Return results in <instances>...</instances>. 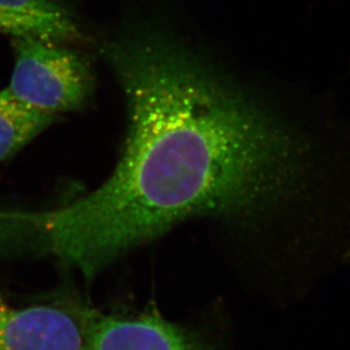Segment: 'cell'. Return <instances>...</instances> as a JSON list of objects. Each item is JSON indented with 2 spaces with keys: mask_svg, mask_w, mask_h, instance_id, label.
Segmentation results:
<instances>
[{
  "mask_svg": "<svg viewBox=\"0 0 350 350\" xmlns=\"http://www.w3.org/2000/svg\"><path fill=\"white\" fill-rule=\"evenodd\" d=\"M100 53L127 100L125 149L98 189L24 215L38 252L92 279L183 219L253 210L294 187L291 136L178 43L139 30Z\"/></svg>",
  "mask_w": 350,
  "mask_h": 350,
  "instance_id": "cell-1",
  "label": "cell"
},
{
  "mask_svg": "<svg viewBox=\"0 0 350 350\" xmlns=\"http://www.w3.org/2000/svg\"><path fill=\"white\" fill-rule=\"evenodd\" d=\"M15 66L7 90L34 109L57 116L85 105L93 77L85 58L56 43L14 38Z\"/></svg>",
  "mask_w": 350,
  "mask_h": 350,
  "instance_id": "cell-2",
  "label": "cell"
},
{
  "mask_svg": "<svg viewBox=\"0 0 350 350\" xmlns=\"http://www.w3.org/2000/svg\"><path fill=\"white\" fill-rule=\"evenodd\" d=\"M90 325L65 308H15L0 297V350H86Z\"/></svg>",
  "mask_w": 350,
  "mask_h": 350,
  "instance_id": "cell-3",
  "label": "cell"
},
{
  "mask_svg": "<svg viewBox=\"0 0 350 350\" xmlns=\"http://www.w3.org/2000/svg\"><path fill=\"white\" fill-rule=\"evenodd\" d=\"M86 350H203L192 338L154 314L91 321Z\"/></svg>",
  "mask_w": 350,
  "mask_h": 350,
  "instance_id": "cell-4",
  "label": "cell"
},
{
  "mask_svg": "<svg viewBox=\"0 0 350 350\" xmlns=\"http://www.w3.org/2000/svg\"><path fill=\"white\" fill-rule=\"evenodd\" d=\"M0 32L56 44L82 37L73 14L60 0H0Z\"/></svg>",
  "mask_w": 350,
  "mask_h": 350,
  "instance_id": "cell-5",
  "label": "cell"
},
{
  "mask_svg": "<svg viewBox=\"0 0 350 350\" xmlns=\"http://www.w3.org/2000/svg\"><path fill=\"white\" fill-rule=\"evenodd\" d=\"M56 119L55 115L27 106L8 90L0 91V162L27 146Z\"/></svg>",
  "mask_w": 350,
  "mask_h": 350,
  "instance_id": "cell-6",
  "label": "cell"
}]
</instances>
